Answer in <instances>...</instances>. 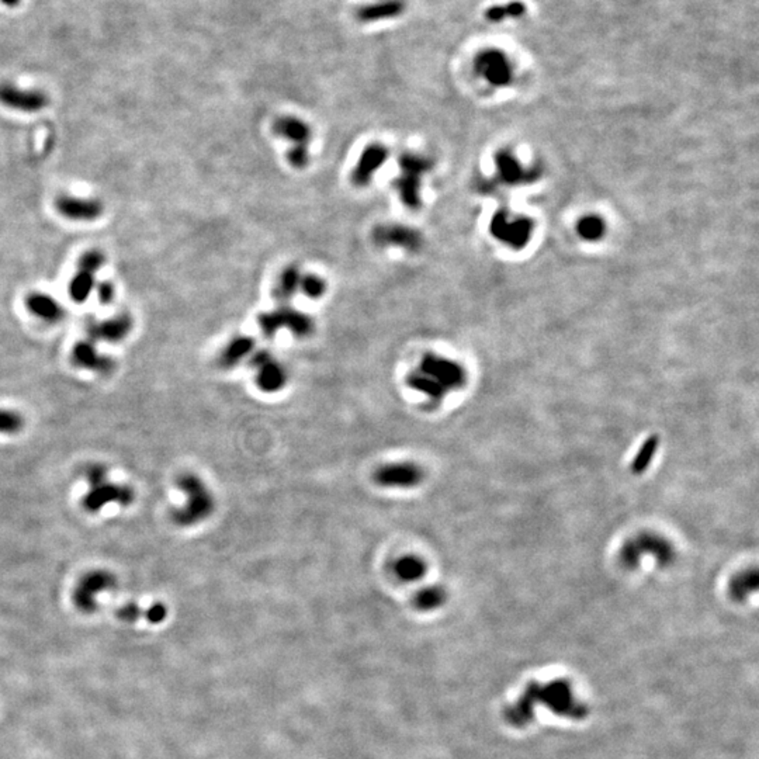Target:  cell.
I'll list each match as a JSON object with an SVG mask.
<instances>
[{
	"label": "cell",
	"instance_id": "1",
	"mask_svg": "<svg viewBox=\"0 0 759 759\" xmlns=\"http://www.w3.org/2000/svg\"><path fill=\"white\" fill-rule=\"evenodd\" d=\"M543 701L541 704L547 706L550 710L560 716L570 718H583L586 714V707L581 701H577L571 685L566 681H554L547 685L531 684L526 689L525 695L511 706L505 716L511 724L522 727L531 720V704L534 701Z\"/></svg>",
	"mask_w": 759,
	"mask_h": 759
},
{
	"label": "cell",
	"instance_id": "2",
	"mask_svg": "<svg viewBox=\"0 0 759 759\" xmlns=\"http://www.w3.org/2000/svg\"><path fill=\"white\" fill-rule=\"evenodd\" d=\"M82 477L87 488L80 499V506L89 515H99L109 506L128 508L135 501V489L125 482L115 481L110 469L103 463L86 465Z\"/></svg>",
	"mask_w": 759,
	"mask_h": 759
},
{
	"label": "cell",
	"instance_id": "3",
	"mask_svg": "<svg viewBox=\"0 0 759 759\" xmlns=\"http://www.w3.org/2000/svg\"><path fill=\"white\" fill-rule=\"evenodd\" d=\"M176 487L183 495V504L171 511V519L179 527L201 525L216 511V498L210 487L193 472H183L176 479Z\"/></svg>",
	"mask_w": 759,
	"mask_h": 759
},
{
	"label": "cell",
	"instance_id": "4",
	"mask_svg": "<svg viewBox=\"0 0 759 759\" xmlns=\"http://www.w3.org/2000/svg\"><path fill=\"white\" fill-rule=\"evenodd\" d=\"M462 380L463 371L456 363L426 354L407 376V386L430 400H440L449 388L459 386Z\"/></svg>",
	"mask_w": 759,
	"mask_h": 759
},
{
	"label": "cell",
	"instance_id": "5",
	"mask_svg": "<svg viewBox=\"0 0 759 759\" xmlns=\"http://www.w3.org/2000/svg\"><path fill=\"white\" fill-rule=\"evenodd\" d=\"M398 168L400 175L393 184L409 210H418L422 204L420 189L423 176L432 169V161L420 154L404 152L398 158Z\"/></svg>",
	"mask_w": 759,
	"mask_h": 759
},
{
	"label": "cell",
	"instance_id": "6",
	"mask_svg": "<svg viewBox=\"0 0 759 759\" xmlns=\"http://www.w3.org/2000/svg\"><path fill=\"white\" fill-rule=\"evenodd\" d=\"M117 584V577L110 570H90L78 580L72 592V602L80 612L92 613L97 610L100 596L115 590Z\"/></svg>",
	"mask_w": 759,
	"mask_h": 759
},
{
	"label": "cell",
	"instance_id": "7",
	"mask_svg": "<svg viewBox=\"0 0 759 759\" xmlns=\"http://www.w3.org/2000/svg\"><path fill=\"white\" fill-rule=\"evenodd\" d=\"M262 334L266 338H273L280 329L286 328L297 338H307L314 332V321L307 314L297 311L292 307H280L275 311L265 312L258 318Z\"/></svg>",
	"mask_w": 759,
	"mask_h": 759
},
{
	"label": "cell",
	"instance_id": "8",
	"mask_svg": "<svg viewBox=\"0 0 759 759\" xmlns=\"http://www.w3.org/2000/svg\"><path fill=\"white\" fill-rule=\"evenodd\" d=\"M255 368V381L258 387L267 394L279 393L287 384V371L270 351H260L253 353L250 360Z\"/></svg>",
	"mask_w": 759,
	"mask_h": 759
},
{
	"label": "cell",
	"instance_id": "9",
	"mask_svg": "<svg viewBox=\"0 0 759 759\" xmlns=\"http://www.w3.org/2000/svg\"><path fill=\"white\" fill-rule=\"evenodd\" d=\"M48 96L43 90L21 89L11 82L0 83V103L7 109L37 113L48 106Z\"/></svg>",
	"mask_w": 759,
	"mask_h": 759
},
{
	"label": "cell",
	"instance_id": "10",
	"mask_svg": "<svg viewBox=\"0 0 759 759\" xmlns=\"http://www.w3.org/2000/svg\"><path fill=\"white\" fill-rule=\"evenodd\" d=\"M423 479V471L412 462H397L384 465L374 474V481L390 489H410Z\"/></svg>",
	"mask_w": 759,
	"mask_h": 759
},
{
	"label": "cell",
	"instance_id": "11",
	"mask_svg": "<svg viewBox=\"0 0 759 759\" xmlns=\"http://www.w3.org/2000/svg\"><path fill=\"white\" fill-rule=\"evenodd\" d=\"M70 361L78 368L100 376H109L117 367L115 359L99 351L97 344L92 341H79L72 348Z\"/></svg>",
	"mask_w": 759,
	"mask_h": 759
},
{
	"label": "cell",
	"instance_id": "12",
	"mask_svg": "<svg viewBox=\"0 0 759 759\" xmlns=\"http://www.w3.org/2000/svg\"><path fill=\"white\" fill-rule=\"evenodd\" d=\"M132 318L128 315H118L115 318L103 319V321H90L86 325V332L89 335V341L99 344V342H107V344H120L124 341L132 331Z\"/></svg>",
	"mask_w": 759,
	"mask_h": 759
},
{
	"label": "cell",
	"instance_id": "13",
	"mask_svg": "<svg viewBox=\"0 0 759 759\" xmlns=\"http://www.w3.org/2000/svg\"><path fill=\"white\" fill-rule=\"evenodd\" d=\"M373 239L380 246H397L407 250H418L422 245V235L410 227L400 224H384L376 227L373 231Z\"/></svg>",
	"mask_w": 759,
	"mask_h": 759
},
{
	"label": "cell",
	"instance_id": "14",
	"mask_svg": "<svg viewBox=\"0 0 759 759\" xmlns=\"http://www.w3.org/2000/svg\"><path fill=\"white\" fill-rule=\"evenodd\" d=\"M390 156V151L381 144H371L361 152L356 168L351 172V181L357 187L367 186L374 174L383 168Z\"/></svg>",
	"mask_w": 759,
	"mask_h": 759
},
{
	"label": "cell",
	"instance_id": "15",
	"mask_svg": "<svg viewBox=\"0 0 759 759\" xmlns=\"http://www.w3.org/2000/svg\"><path fill=\"white\" fill-rule=\"evenodd\" d=\"M59 213L72 221H95L103 213V204L99 200L80 198L63 194L57 200Z\"/></svg>",
	"mask_w": 759,
	"mask_h": 759
},
{
	"label": "cell",
	"instance_id": "16",
	"mask_svg": "<svg viewBox=\"0 0 759 759\" xmlns=\"http://www.w3.org/2000/svg\"><path fill=\"white\" fill-rule=\"evenodd\" d=\"M273 131L276 135L292 142V147H308L312 137L309 125L301 118L292 116L277 118L273 125Z\"/></svg>",
	"mask_w": 759,
	"mask_h": 759
},
{
	"label": "cell",
	"instance_id": "17",
	"mask_svg": "<svg viewBox=\"0 0 759 759\" xmlns=\"http://www.w3.org/2000/svg\"><path fill=\"white\" fill-rule=\"evenodd\" d=\"M166 616H168V607L165 603H161V602H155L147 609L141 607L135 602H128L117 610L118 619L127 623H134L139 619H145L149 623L156 625V623L164 622Z\"/></svg>",
	"mask_w": 759,
	"mask_h": 759
},
{
	"label": "cell",
	"instance_id": "18",
	"mask_svg": "<svg viewBox=\"0 0 759 759\" xmlns=\"http://www.w3.org/2000/svg\"><path fill=\"white\" fill-rule=\"evenodd\" d=\"M26 305L33 315L48 324H57L65 317V311L60 304L48 294H30L26 299Z\"/></svg>",
	"mask_w": 759,
	"mask_h": 759
},
{
	"label": "cell",
	"instance_id": "19",
	"mask_svg": "<svg viewBox=\"0 0 759 759\" xmlns=\"http://www.w3.org/2000/svg\"><path fill=\"white\" fill-rule=\"evenodd\" d=\"M391 571L398 581L404 584H410V583H418L419 580L425 577L428 571V566L425 560L420 558L419 556L405 554V556L398 557L393 563Z\"/></svg>",
	"mask_w": 759,
	"mask_h": 759
},
{
	"label": "cell",
	"instance_id": "20",
	"mask_svg": "<svg viewBox=\"0 0 759 759\" xmlns=\"http://www.w3.org/2000/svg\"><path fill=\"white\" fill-rule=\"evenodd\" d=\"M404 11L403 0H381L366 4L359 10V18L366 23L388 20L400 16Z\"/></svg>",
	"mask_w": 759,
	"mask_h": 759
},
{
	"label": "cell",
	"instance_id": "21",
	"mask_svg": "<svg viewBox=\"0 0 759 759\" xmlns=\"http://www.w3.org/2000/svg\"><path fill=\"white\" fill-rule=\"evenodd\" d=\"M255 353V341L248 336H236L220 353L218 364L223 368H234L243 359Z\"/></svg>",
	"mask_w": 759,
	"mask_h": 759
},
{
	"label": "cell",
	"instance_id": "22",
	"mask_svg": "<svg viewBox=\"0 0 759 759\" xmlns=\"http://www.w3.org/2000/svg\"><path fill=\"white\" fill-rule=\"evenodd\" d=\"M492 231L511 243H524L529 234V224L521 218L509 220L499 216L492 224Z\"/></svg>",
	"mask_w": 759,
	"mask_h": 759
},
{
	"label": "cell",
	"instance_id": "23",
	"mask_svg": "<svg viewBox=\"0 0 759 759\" xmlns=\"http://www.w3.org/2000/svg\"><path fill=\"white\" fill-rule=\"evenodd\" d=\"M301 272L297 266H289L283 270V273L280 275V279L276 285V289H275V297L279 299V301H287L290 299L292 295L295 292H298L299 289V282H301Z\"/></svg>",
	"mask_w": 759,
	"mask_h": 759
},
{
	"label": "cell",
	"instance_id": "24",
	"mask_svg": "<svg viewBox=\"0 0 759 759\" xmlns=\"http://www.w3.org/2000/svg\"><path fill=\"white\" fill-rule=\"evenodd\" d=\"M95 277L90 273L79 270L69 283V295L76 302H85L95 290Z\"/></svg>",
	"mask_w": 759,
	"mask_h": 759
},
{
	"label": "cell",
	"instance_id": "25",
	"mask_svg": "<svg viewBox=\"0 0 759 759\" xmlns=\"http://www.w3.org/2000/svg\"><path fill=\"white\" fill-rule=\"evenodd\" d=\"M26 426V419L17 409L0 407V435L16 436Z\"/></svg>",
	"mask_w": 759,
	"mask_h": 759
},
{
	"label": "cell",
	"instance_id": "26",
	"mask_svg": "<svg viewBox=\"0 0 759 759\" xmlns=\"http://www.w3.org/2000/svg\"><path fill=\"white\" fill-rule=\"evenodd\" d=\"M443 600H445V593H443V590L440 588L428 586V588L420 589L415 595L413 605H415L416 609L428 612V610L437 609L443 603Z\"/></svg>",
	"mask_w": 759,
	"mask_h": 759
},
{
	"label": "cell",
	"instance_id": "27",
	"mask_svg": "<svg viewBox=\"0 0 759 759\" xmlns=\"http://www.w3.org/2000/svg\"><path fill=\"white\" fill-rule=\"evenodd\" d=\"M478 69L482 72V75L494 82V83H501L506 79V70L504 69V65L501 63V60L492 55H487L484 58L478 60Z\"/></svg>",
	"mask_w": 759,
	"mask_h": 759
},
{
	"label": "cell",
	"instance_id": "28",
	"mask_svg": "<svg viewBox=\"0 0 759 759\" xmlns=\"http://www.w3.org/2000/svg\"><path fill=\"white\" fill-rule=\"evenodd\" d=\"M299 290L304 292L307 297L317 299L322 297L327 292V285L324 279L315 276V275H305L301 277L299 282Z\"/></svg>",
	"mask_w": 759,
	"mask_h": 759
},
{
	"label": "cell",
	"instance_id": "29",
	"mask_svg": "<svg viewBox=\"0 0 759 759\" xmlns=\"http://www.w3.org/2000/svg\"><path fill=\"white\" fill-rule=\"evenodd\" d=\"M105 255L99 250H90L85 253L79 260V270H83L86 273L95 275L103 265H105Z\"/></svg>",
	"mask_w": 759,
	"mask_h": 759
},
{
	"label": "cell",
	"instance_id": "30",
	"mask_svg": "<svg viewBox=\"0 0 759 759\" xmlns=\"http://www.w3.org/2000/svg\"><path fill=\"white\" fill-rule=\"evenodd\" d=\"M498 165H499V171L502 172L504 177L508 179L509 181H514V180H516V179H519L522 176L521 175L519 165L508 155L499 156Z\"/></svg>",
	"mask_w": 759,
	"mask_h": 759
},
{
	"label": "cell",
	"instance_id": "31",
	"mask_svg": "<svg viewBox=\"0 0 759 759\" xmlns=\"http://www.w3.org/2000/svg\"><path fill=\"white\" fill-rule=\"evenodd\" d=\"M287 159L294 168L304 169L309 164L308 147H292L287 154Z\"/></svg>",
	"mask_w": 759,
	"mask_h": 759
},
{
	"label": "cell",
	"instance_id": "32",
	"mask_svg": "<svg viewBox=\"0 0 759 759\" xmlns=\"http://www.w3.org/2000/svg\"><path fill=\"white\" fill-rule=\"evenodd\" d=\"M580 233L585 238L588 239H596L598 236H600L602 231H603V224L599 221V218H595V217H588L584 218L578 227Z\"/></svg>",
	"mask_w": 759,
	"mask_h": 759
},
{
	"label": "cell",
	"instance_id": "33",
	"mask_svg": "<svg viewBox=\"0 0 759 759\" xmlns=\"http://www.w3.org/2000/svg\"><path fill=\"white\" fill-rule=\"evenodd\" d=\"M525 11V6L521 4V3H512V4H508L506 9L504 7H494L491 10H488L487 16L488 18L491 20H499V18H504L505 14H512V16H519Z\"/></svg>",
	"mask_w": 759,
	"mask_h": 759
},
{
	"label": "cell",
	"instance_id": "34",
	"mask_svg": "<svg viewBox=\"0 0 759 759\" xmlns=\"http://www.w3.org/2000/svg\"><path fill=\"white\" fill-rule=\"evenodd\" d=\"M96 292L99 295V299L103 302V304H109L112 302L113 299V295H115V289L110 283H100L97 287H96Z\"/></svg>",
	"mask_w": 759,
	"mask_h": 759
},
{
	"label": "cell",
	"instance_id": "35",
	"mask_svg": "<svg viewBox=\"0 0 759 759\" xmlns=\"http://www.w3.org/2000/svg\"><path fill=\"white\" fill-rule=\"evenodd\" d=\"M0 1L7 7H17L21 3V0H0Z\"/></svg>",
	"mask_w": 759,
	"mask_h": 759
}]
</instances>
